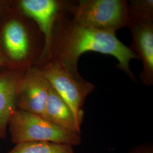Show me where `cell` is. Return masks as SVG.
<instances>
[{"label": "cell", "mask_w": 153, "mask_h": 153, "mask_svg": "<svg viewBox=\"0 0 153 153\" xmlns=\"http://www.w3.org/2000/svg\"><path fill=\"white\" fill-rule=\"evenodd\" d=\"M126 153H153V144L152 142L141 143L131 148Z\"/></svg>", "instance_id": "4fadbf2b"}, {"label": "cell", "mask_w": 153, "mask_h": 153, "mask_svg": "<svg viewBox=\"0 0 153 153\" xmlns=\"http://www.w3.org/2000/svg\"><path fill=\"white\" fill-rule=\"evenodd\" d=\"M42 71L51 85L71 108L77 124L81 127L85 100L95 88L93 83L85 79H77L65 66L57 61L48 64Z\"/></svg>", "instance_id": "277c9868"}, {"label": "cell", "mask_w": 153, "mask_h": 153, "mask_svg": "<svg viewBox=\"0 0 153 153\" xmlns=\"http://www.w3.org/2000/svg\"><path fill=\"white\" fill-rule=\"evenodd\" d=\"M3 40L6 51L13 59L22 60L27 57L30 49V39L22 23L16 20L9 22L4 29Z\"/></svg>", "instance_id": "9c48e42d"}, {"label": "cell", "mask_w": 153, "mask_h": 153, "mask_svg": "<svg viewBox=\"0 0 153 153\" xmlns=\"http://www.w3.org/2000/svg\"><path fill=\"white\" fill-rule=\"evenodd\" d=\"M67 2L55 0H23L20 3L23 11L36 21L44 35L43 56L51 51L54 25L65 11Z\"/></svg>", "instance_id": "8992f818"}, {"label": "cell", "mask_w": 153, "mask_h": 153, "mask_svg": "<svg viewBox=\"0 0 153 153\" xmlns=\"http://www.w3.org/2000/svg\"><path fill=\"white\" fill-rule=\"evenodd\" d=\"M0 63H1V59H0Z\"/></svg>", "instance_id": "5bb4252c"}, {"label": "cell", "mask_w": 153, "mask_h": 153, "mask_svg": "<svg viewBox=\"0 0 153 153\" xmlns=\"http://www.w3.org/2000/svg\"><path fill=\"white\" fill-rule=\"evenodd\" d=\"M64 11L59 18L56 33L53 35L51 50L55 60L63 64L78 80L80 76L77 64L80 56L86 52H98L112 56L119 64L117 67L132 81L135 77L130 69V61L138 59L130 48L116 36V34L103 33L83 27Z\"/></svg>", "instance_id": "6da1fadb"}, {"label": "cell", "mask_w": 153, "mask_h": 153, "mask_svg": "<svg viewBox=\"0 0 153 153\" xmlns=\"http://www.w3.org/2000/svg\"><path fill=\"white\" fill-rule=\"evenodd\" d=\"M44 118L56 126L81 134V127L77 124L71 109L51 84Z\"/></svg>", "instance_id": "ba28073f"}, {"label": "cell", "mask_w": 153, "mask_h": 153, "mask_svg": "<svg viewBox=\"0 0 153 153\" xmlns=\"http://www.w3.org/2000/svg\"><path fill=\"white\" fill-rule=\"evenodd\" d=\"M11 142H49L76 146L81 144V134L70 131L43 117L16 109L9 121Z\"/></svg>", "instance_id": "3957f363"}, {"label": "cell", "mask_w": 153, "mask_h": 153, "mask_svg": "<svg viewBox=\"0 0 153 153\" xmlns=\"http://www.w3.org/2000/svg\"><path fill=\"white\" fill-rule=\"evenodd\" d=\"M49 86L42 70L30 68L17 89L16 105L20 110L44 118Z\"/></svg>", "instance_id": "5b68a950"}, {"label": "cell", "mask_w": 153, "mask_h": 153, "mask_svg": "<svg viewBox=\"0 0 153 153\" xmlns=\"http://www.w3.org/2000/svg\"><path fill=\"white\" fill-rule=\"evenodd\" d=\"M0 140H1V138H0Z\"/></svg>", "instance_id": "9a60e30c"}, {"label": "cell", "mask_w": 153, "mask_h": 153, "mask_svg": "<svg viewBox=\"0 0 153 153\" xmlns=\"http://www.w3.org/2000/svg\"><path fill=\"white\" fill-rule=\"evenodd\" d=\"M7 153H74L70 145L49 142H27L16 145Z\"/></svg>", "instance_id": "8fae6325"}, {"label": "cell", "mask_w": 153, "mask_h": 153, "mask_svg": "<svg viewBox=\"0 0 153 153\" xmlns=\"http://www.w3.org/2000/svg\"><path fill=\"white\" fill-rule=\"evenodd\" d=\"M133 42L129 47L141 61L142 69L140 77L142 84L153 85V21H129Z\"/></svg>", "instance_id": "52a82bcc"}, {"label": "cell", "mask_w": 153, "mask_h": 153, "mask_svg": "<svg viewBox=\"0 0 153 153\" xmlns=\"http://www.w3.org/2000/svg\"><path fill=\"white\" fill-rule=\"evenodd\" d=\"M128 13L129 21H153V0H131Z\"/></svg>", "instance_id": "7c38bea8"}, {"label": "cell", "mask_w": 153, "mask_h": 153, "mask_svg": "<svg viewBox=\"0 0 153 153\" xmlns=\"http://www.w3.org/2000/svg\"><path fill=\"white\" fill-rule=\"evenodd\" d=\"M16 79L10 76H0V138L4 139L11 115L16 110L18 89Z\"/></svg>", "instance_id": "30bf717a"}, {"label": "cell", "mask_w": 153, "mask_h": 153, "mask_svg": "<svg viewBox=\"0 0 153 153\" xmlns=\"http://www.w3.org/2000/svg\"><path fill=\"white\" fill-rule=\"evenodd\" d=\"M66 10L78 25L91 30L116 34L129 23V3L126 0L68 1Z\"/></svg>", "instance_id": "7a4b0ae2"}]
</instances>
